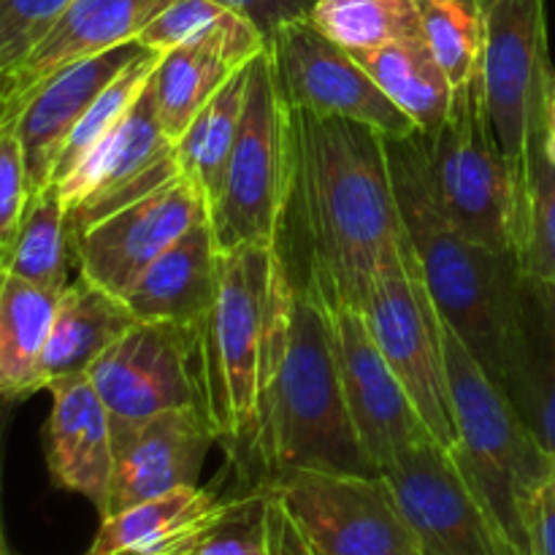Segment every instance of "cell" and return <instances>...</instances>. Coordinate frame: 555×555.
I'll use <instances>...</instances> for the list:
<instances>
[{
    "label": "cell",
    "mask_w": 555,
    "mask_h": 555,
    "mask_svg": "<svg viewBox=\"0 0 555 555\" xmlns=\"http://www.w3.org/2000/svg\"><path fill=\"white\" fill-rule=\"evenodd\" d=\"M217 444L206 410L182 406L141 423L114 444V469L101 520L133 504L198 486L206 453Z\"/></svg>",
    "instance_id": "cell-17"
},
{
    "label": "cell",
    "mask_w": 555,
    "mask_h": 555,
    "mask_svg": "<svg viewBox=\"0 0 555 555\" xmlns=\"http://www.w3.org/2000/svg\"><path fill=\"white\" fill-rule=\"evenodd\" d=\"M266 47L274 57L276 79L291 108L352 119L379 130L385 139L417 133L372 74L307 16L285 22Z\"/></svg>",
    "instance_id": "cell-13"
},
{
    "label": "cell",
    "mask_w": 555,
    "mask_h": 555,
    "mask_svg": "<svg viewBox=\"0 0 555 555\" xmlns=\"http://www.w3.org/2000/svg\"><path fill=\"white\" fill-rule=\"evenodd\" d=\"M388 160L401 222L439 318L502 385L518 328V255L472 242L442 215L428 179L426 135L388 139Z\"/></svg>",
    "instance_id": "cell-3"
},
{
    "label": "cell",
    "mask_w": 555,
    "mask_h": 555,
    "mask_svg": "<svg viewBox=\"0 0 555 555\" xmlns=\"http://www.w3.org/2000/svg\"><path fill=\"white\" fill-rule=\"evenodd\" d=\"M74 0H0V85Z\"/></svg>",
    "instance_id": "cell-36"
},
{
    "label": "cell",
    "mask_w": 555,
    "mask_h": 555,
    "mask_svg": "<svg viewBox=\"0 0 555 555\" xmlns=\"http://www.w3.org/2000/svg\"><path fill=\"white\" fill-rule=\"evenodd\" d=\"M160 54L146 52L135 60L133 65L122 70L101 95L92 101V106L87 108L85 117L76 122V128L70 130V135L65 139L63 152L57 157V166H54V179L52 184L63 182L103 139L114 130V125L125 117V114L133 108V103L139 101V95L144 92V87L150 85L152 70H155Z\"/></svg>",
    "instance_id": "cell-32"
},
{
    "label": "cell",
    "mask_w": 555,
    "mask_h": 555,
    "mask_svg": "<svg viewBox=\"0 0 555 555\" xmlns=\"http://www.w3.org/2000/svg\"><path fill=\"white\" fill-rule=\"evenodd\" d=\"M545 146L555 160V87L551 95V106H547V133H545Z\"/></svg>",
    "instance_id": "cell-41"
},
{
    "label": "cell",
    "mask_w": 555,
    "mask_h": 555,
    "mask_svg": "<svg viewBox=\"0 0 555 555\" xmlns=\"http://www.w3.org/2000/svg\"><path fill=\"white\" fill-rule=\"evenodd\" d=\"M504 393L534 437L555 455V287L520 274L515 328Z\"/></svg>",
    "instance_id": "cell-24"
},
{
    "label": "cell",
    "mask_w": 555,
    "mask_h": 555,
    "mask_svg": "<svg viewBox=\"0 0 555 555\" xmlns=\"http://www.w3.org/2000/svg\"><path fill=\"white\" fill-rule=\"evenodd\" d=\"M269 488L314 555H423L379 472L291 469Z\"/></svg>",
    "instance_id": "cell-10"
},
{
    "label": "cell",
    "mask_w": 555,
    "mask_h": 555,
    "mask_svg": "<svg viewBox=\"0 0 555 555\" xmlns=\"http://www.w3.org/2000/svg\"><path fill=\"white\" fill-rule=\"evenodd\" d=\"M204 220H209V201L182 177L70 233L74 263L79 276L125 296L146 266Z\"/></svg>",
    "instance_id": "cell-15"
},
{
    "label": "cell",
    "mask_w": 555,
    "mask_h": 555,
    "mask_svg": "<svg viewBox=\"0 0 555 555\" xmlns=\"http://www.w3.org/2000/svg\"><path fill=\"white\" fill-rule=\"evenodd\" d=\"M60 293L0 271V404L41 390V356Z\"/></svg>",
    "instance_id": "cell-26"
},
{
    "label": "cell",
    "mask_w": 555,
    "mask_h": 555,
    "mask_svg": "<svg viewBox=\"0 0 555 555\" xmlns=\"http://www.w3.org/2000/svg\"><path fill=\"white\" fill-rule=\"evenodd\" d=\"M426 150L442 215L472 242L518 255L524 193L493 135L482 70L455 87L442 128L426 135Z\"/></svg>",
    "instance_id": "cell-7"
},
{
    "label": "cell",
    "mask_w": 555,
    "mask_h": 555,
    "mask_svg": "<svg viewBox=\"0 0 555 555\" xmlns=\"http://www.w3.org/2000/svg\"><path fill=\"white\" fill-rule=\"evenodd\" d=\"M30 201L25 146L16 117H0V249L16 233L25 206Z\"/></svg>",
    "instance_id": "cell-37"
},
{
    "label": "cell",
    "mask_w": 555,
    "mask_h": 555,
    "mask_svg": "<svg viewBox=\"0 0 555 555\" xmlns=\"http://www.w3.org/2000/svg\"><path fill=\"white\" fill-rule=\"evenodd\" d=\"M146 52L152 49H146L144 43L128 41L122 47H114L108 52L57 70L52 79H47L33 92L30 101L16 114L22 146H25L27 177H30V193L52 184L54 166H57V157L70 130L85 117L92 101Z\"/></svg>",
    "instance_id": "cell-19"
},
{
    "label": "cell",
    "mask_w": 555,
    "mask_h": 555,
    "mask_svg": "<svg viewBox=\"0 0 555 555\" xmlns=\"http://www.w3.org/2000/svg\"><path fill=\"white\" fill-rule=\"evenodd\" d=\"M247 68L249 63L242 70H236L228 79V85L195 114L188 130L177 139L179 171L184 179L198 184L209 206L220 190L222 173H225L228 157H231L233 141L238 133V122H242Z\"/></svg>",
    "instance_id": "cell-29"
},
{
    "label": "cell",
    "mask_w": 555,
    "mask_h": 555,
    "mask_svg": "<svg viewBox=\"0 0 555 555\" xmlns=\"http://www.w3.org/2000/svg\"><path fill=\"white\" fill-rule=\"evenodd\" d=\"M177 179H182L177 141L163 130L152 85H146L133 108L63 182H57V190L74 233Z\"/></svg>",
    "instance_id": "cell-12"
},
{
    "label": "cell",
    "mask_w": 555,
    "mask_h": 555,
    "mask_svg": "<svg viewBox=\"0 0 555 555\" xmlns=\"http://www.w3.org/2000/svg\"><path fill=\"white\" fill-rule=\"evenodd\" d=\"M263 459L266 486L291 469L377 472L347 412L328 301L314 280L301 274H293L287 293L266 401Z\"/></svg>",
    "instance_id": "cell-4"
},
{
    "label": "cell",
    "mask_w": 555,
    "mask_h": 555,
    "mask_svg": "<svg viewBox=\"0 0 555 555\" xmlns=\"http://www.w3.org/2000/svg\"><path fill=\"white\" fill-rule=\"evenodd\" d=\"M480 9L491 128L524 193L531 152L545 141L555 87L545 0H480Z\"/></svg>",
    "instance_id": "cell-9"
},
{
    "label": "cell",
    "mask_w": 555,
    "mask_h": 555,
    "mask_svg": "<svg viewBox=\"0 0 555 555\" xmlns=\"http://www.w3.org/2000/svg\"><path fill=\"white\" fill-rule=\"evenodd\" d=\"M293 184L287 220L304 242V276L352 304L363 282L406 242L388 139L369 125L291 108Z\"/></svg>",
    "instance_id": "cell-1"
},
{
    "label": "cell",
    "mask_w": 555,
    "mask_h": 555,
    "mask_svg": "<svg viewBox=\"0 0 555 555\" xmlns=\"http://www.w3.org/2000/svg\"><path fill=\"white\" fill-rule=\"evenodd\" d=\"M459 439L450 448L509 551L534 555V515L555 455L534 437L502 385L442 323Z\"/></svg>",
    "instance_id": "cell-5"
},
{
    "label": "cell",
    "mask_w": 555,
    "mask_h": 555,
    "mask_svg": "<svg viewBox=\"0 0 555 555\" xmlns=\"http://www.w3.org/2000/svg\"><path fill=\"white\" fill-rule=\"evenodd\" d=\"M307 20L350 54L423 38L417 0H312Z\"/></svg>",
    "instance_id": "cell-30"
},
{
    "label": "cell",
    "mask_w": 555,
    "mask_h": 555,
    "mask_svg": "<svg viewBox=\"0 0 555 555\" xmlns=\"http://www.w3.org/2000/svg\"><path fill=\"white\" fill-rule=\"evenodd\" d=\"M293 184V119L269 47L249 60L247 95L209 225L220 253L280 244Z\"/></svg>",
    "instance_id": "cell-6"
},
{
    "label": "cell",
    "mask_w": 555,
    "mask_h": 555,
    "mask_svg": "<svg viewBox=\"0 0 555 555\" xmlns=\"http://www.w3.org/2000/svg\"><path fill=\"white\" fill-rule=\"evenodd\" d=\"M352 57L372 74L379 90L415 125L417 133L431 135L442 128L455 87L423 38L393 41Z\"/></svg>",
    "instance_id": "cell-27"
},
{
    "label": "cell",
    "mask_w": 555,
    "mask_h": 555,
    "mask_svg": "<svg viewBox=\"0 0 555 555\" xmlns=\"http://www.w3.org/2000/svg\"><path fill=\"white\" fill-rule=\"evenodd\" d=\"M518 260L526 274L555 287V160L545 141L534 146L526 166Z\"/></svg>",
    "instance_id": "cell-33"
},
{
    "label": "cell",
    "mask_w": 555,
    "mask_h": 555,
    "mask_svg": "<svg viewBox=\"0 0 555 555\" xmlns=\"http://www.w3.org/2000/svg\"><path fill=\"white\" fill-rule=\"evenodd\" d=\"M225 504L209 488H177L103 518L87 555H195Z\"/></svg>",
    "instance_id": "cell-23"
},
{
    "label": "cell",
    "mask_w": 555,
    "mask_h": 555,
    "mask_svg": "<svg viewBox=\"0 0 555 555\" xmlns=\"http://www.w3.org/2000/svg\"><path fill=\"white\" fill-rule=\"evenodd\" d=\"M220 247L209 220L190 228L125 293L135 320L201 325L220 291Z\"/></svg>",
    "instance_id": "cell-22"
},
{
    "label": "cell",
    "mask_w": 555,
    "mask_h": 555,
    "mask_svg": "<svg viewBox=\"0 0 555 555\" xmlns=\"http://www.w3.org/2000/svg\"><path fill=\"white\" fill-rule=\"evenodd\" d=\"M547 491H551V496L555 499V472H553V480H551V486H547Z\"/></svg>",
    "instance_id": "cell-43"
},
{
    "label": "cell",
    "mask_w": 555,
    "mask_h": 555,
    "mask_svg": "<svg viewBox=\"0 0 555 555\" xmlns=\"http://www.w3.org/2000/svg\"><path fill=\"white\" fill-rule=\"evenodd\" d=\"M280 504L269 486L228 496L225 513L195 555H274Z\"/></svg>",
    "instance_id": "cell-34"
},
{
    "label": "cell",
    "mask_w": 555,
    "mask_h": 555,
    "mask_svg": "<svg viewBox=\"0 0 555 555\" xmlns=\"http://www.w3.org/2000/svg\"><path fill=\"white\" fill-rule=\"evenodd\" d=\"M139 323L122 296L95 282H68L57 298L52 331L41 356V390L57 379L87 374L92 363Z\"/></svg>",
    "instance_id": "cell-25"
},
{
    "label": "cell",
    "mask_w": 555,
    "mask_h": 555,
    "mask_svg": "<svg viewBox=\"0 0 555 555\" xmlns=\"http://www.w3.org/2000/svg\"><path fill=\"white\" fill-rule=\"evenodd\" d=\"M350 307L361 312L369 334L426 421L428 431L453 448V417L442 318L417 266L410 236L396 258L385 260L358 291Z\"/></svg>",
    "instance_id": "cell-8"
},
{
    "label": "cell",
    "mask_w": 555,
    "mask_h": 555,
    "mask_svg": "<svg viewBox=\"0 0 555 555\" xmlns=\"http://www.w3.org/2000/svg\"><path fill=\"white\" fill-rule=\"evenodd\" d=\"M421 33L450 85L461 87L482 70L480 0H417Z\"/></svg>",
    "instance_id": "cell-31"
},
{
    "label": "cell",
    "mask_w": 555,
    "mask_h": 555,
    "mask_svg": "<svg viewBox=\"0 0 555 555\" xmlns=\"http://www.w3.org/2000/svg\"><path fill=\"white\" fill-rule=\"evenodd\" d=\"M534 555H555V499L542 491L534 515Z\"/></svg>",
    "instance_id": "cell-39"
},
{
    "label": "cell",
    "mask_w": 555,
    "mask_h": 555,
    "mask_svg": "<svg viewBox=\"0 0 555 555\" xmlns=\"http://www.w3.org/2000/svg\"><path fill=\"white\" fill-rule=\"evenodd\" d=\"M291 282L280 244L228 249L217 301L198 328L206 415L236 469V493L266 486V401Z\"/></svg>",
    "instance_id": "cell-2"
},
{
    "label": "cell",
    "mask_w": 555,
    "mask_h": 555,
    "mask_svg": "<svg viewBox=\"0 0 555 555\" xmlns=\"http://www.w3.org/2000/svg\"><path fill=\"white\" fill-rule=\"evenodd\" d=\"M280 504V502H276ZM274 555H314L309 551V545L304 542V537L298 534L296 526L291 524V518L285 515V509L280 507V520H276V551Z\"/></svg>",
    "instance_id": "cell-40"
},
{
    "label": "cell",
    "mask_w": 555,
    "mask_h": 555,
    "mask_svg": "<svg viewBox=\"0 0 555 555\" xmlns=\"http://www.w3.org/2000/svg\"><path fill=\"white\" fill-rule=\"evenodd\" d=\"M217 3L228 5V9L247 16V20L263 33L266 41H269V38L274 36V30H280L285 22L309 16V9H312V0H217Z\"/></svg>",
    "instance_id": "cell-38"
},
{
    "label": "cell",
    "mask_w": 555,
    "mask_h": 555,
    "mask_svg": "<svg viewBox=\"0 0 555 555\" xmlns=\"http://www.w3.org/2000/svg\"><path fill=\"white\" fill-rule=\"evenodd\" d=\"M70 249L68 211L60 198L57 184L30 193L16 233L0 249V271L22 282L63 293L68 285Z\"/></svg>",
    "instance_id": "cell-28"
},
{
    "label": "cell",
    "mask_w": 555,
    "mask_h": 555,
    "mask_svg": "<svg viewBox=\"0 0 555 555\" xmlns=\"http://www.w3.org/2000/svg\"><path fill=\"white\" fill-rule=\"evenodd\" d=\"M263 49V33L255 25H244L163 52L150 85L168 139L177 141L195 114L228 85V79Z\"/></svg>",
    "instance_id": "cell-21"
},
{
    "label": "cell",
    "mask_w": 555,
    "mask_h": 555,
    "mask_svg": "<svg viewBox=\"0 0 555 555\" xmlns=\"http://www.w3.org/2000/svg\"><path fill=\"white\" fill-rule=\"evenodd\" d=\"M379 475L393 488L423 555H515L439 439L404 450Z\"/></svg>",
    "instance_id": "cell-14"
},
{
    "label": "cell",
    "mask_w": 555,
    "mask_h": 555,
    "mask_svg": "<svg viewBox=\"0 0 555 555\" xmlns=\"http://www.w3.org/2000/svg\"><path fill=\"white\" fill-rule=\"evenodd\" d=\"M198 328L139 320L92 363L87 377L106 406L114 444L160 412L206 410Z\"/></svg>",
    "instance_id": "cell-11"
},
{
    "label": "cell",
    "mask_w": 555,
    "mask_h": 555,
    "mask_svg": "<svg viewBox=\"0 0 555 555\" xmlns=\"http://www.w3.org/2000/svg\"><path fill=\"white\" fill-rule=\"evenodd\" d=\"M47 469L57 488L85 496L98 515L106 507L114 469V439L106 406L87 374L47 385Z\"/></svg>",
    "instance_id": "cell-20"
},
{
    "label": "cell",
    "mask_w": 555,
    "mask_h": 555,
    "mask_svg": "<svg viewBox=\"0 0 555 555\" xmlns=\"http://www.w3.org/2000/svg\"><path fill=\"white\" fill-rule=\"evenodd\" d=\"M171 0H74L47 36L0 85V117H16L57 70L135 41L141 27Z\"/></svg>",
    "instance_id": "cell-18"
},
{
    "label": "cell",
    "mask_w": 555,
    "mask_h": 555,
    "mask_svg": "<svg viewBox=\"0 0 555 555\" xmlns=\"http://www.w3.org/2000/svg\"><path fill=\"white\" fill-rule=\"evenodd\" d=\"M253 25L247 16L217 0H171L163 11H157L139 30L135 41L144 43L152 52L163 54L173 47L195 41V38L215 36V33L236 30Z\"/></svg>",
    "instance_id": "cell-35"
},
{
    "label": "cell",
    "mask_w": 555,
    "mask_h": 555,
    "mask_svg": "<svg viewBox=\"0 0 555 555\" xmlns=\"http://www.w3.org/2000/svg\"><path fill=\"white\" fill-rule=\"evenodd\" d=\"M325 301L352 428L374 469L383 472L396 455L426 442L434 434L379 352L361 312L339 298L325 296Z\"/></svg>",
    "instance_id": "cell-16"
},
{
    "label": "cell",
    "mask_w": 555,
    "mask_h": 555,
    "mask_svg": "<svg viewBox=\"0 0 555 555\" xmlns=\"http://www.w3.org/2000/svg\"><path fill=\"white\" fill-rule=\"evenodd\" d=\"M0 555H16L11 551L9 537H5V526H3V475H0Z\"/></svg>",
    "instance_id": "cell-42"
}]
</instances>
